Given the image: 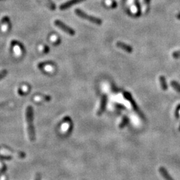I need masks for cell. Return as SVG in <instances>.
Segmentation results:
<instances>
[{"label":"cell","mask_w":180,"mask_h":180,"mask_svg":"<svg viewBox=\"0 0 180 180\" xmlns=\"http://www.w3.org/2000/svg\"><path fill=\"white\" fill-rule=\"evenodd\" d=\"M26 122H27V134H28L29 140L33 141L36 139V134H35V130L33 121H34V110L33 107L31 105H28L26 109Z\"/></svg>","instance_id":"cell-1"},{"label":"cell","mask_w":180,"mask_h":180,"mask_svg":"<svg viewBox=\"0 0 180 180\" xmlns=\"http://www.w3.org/2000/svg\"><path fill=\"white\" fill-rule=\"evenodd\" d=\"M75 13L77 16L81 17V18L89 21L90 22L95 23V24L101 25V23H102V20H101V19L97 18V17H95L94 16H92V15H88L87 13H85L80 9H76L75 10Z\"/></svg>","instance_id":"cell-2"},{"label":"cell","mask_w":180,"mask_h":180,"mask_svg":"<svg viewBox=\"0 0 180 180\" xmlns=\"http://www.w3.org/2000/svg\"><path fill=\"white\" fill-rule=\"evenodd\" d=\"M54 23L58 28L62 29V31H64V32H66V34H69L70 36H74V35H75V30H74L73 29H72L71 27L68 26V25H66V23H64L63 21L56 19V20H55Z\"/></svg>","instance_id":"cell-3"},{"label":"cell","mask_w":180,"mask_h":180,"mask_svg":"<svg viewBox=\"0 0 180 180\" xmlns=\"http://www.w3.org/2000/svg\"><path fill=\"white\" fill-rule=\"evenodd\" d=\"M85 1V0H69V1H66V2L62 3V4L60 5V9L61 10H65L66 9L69 8L71 6H73V5L77 4L78 3L82 2V1Z\"/></svg>","instance_id":"cell-4"},{"label":"cell","mask_w":180,"mask_h":180,"mask_svg":"<svg viewBox=\"0 0 180 180\" xmlns=\"http://www.w3.org/2000/svg\"><path fill=\"white\" fill-rule=\"evenodd\" d=\"M124 96L125 98H126V99H128V100L130 101L131 104H132L133 108H134V110L136 111L137 113H140V109H139V108H138V105H137V103H136V101H134V99H133L132 95H131L129 92H124Z\"/></svg>","instance_id":"cell-5"},{"label":"cell","mask_w":180,"mask_h":180,"mask_svg":"<svg viewBox=\"0 0 180 180\" xmlns=\"http://www.w3.org/2000/svg\"><path fill=\"white\" fill-rule=\"evenodd\" d=\"M106 104H107V95H103V96L101 97L100 105H99V109L97 110V115H101L103 114V113L104 112V111L105 109V107H106Z\"/></svg>","instance_id":"cell-6"},{"label":"cell","mask_w":180,"mask_h":180,"mask_svg":"<svg viewBox=\"0 0 180 180\" xmlns=\"http://www.w3.org/2000/svg\"><path fill=\"white\" fill-rule=\"evenodd\" d=\"M117 46L119 48L122 49V50H124L125 52H128V53H132L133 52V48L129 45L125 44L124 42H117Z\"/></svg>","instance_id":"cell-7"},{"label":"cell","mask_w":180,"mask_h":180,"mask_svg":"<svg viewBox=\"0 0 180 180\" xmlns=\"http://www.w3.org/2000/svg\"><path fill=\"white\" fill-rule=\"evenodd\" d=\"M159 171L160 172V173L161 174V175L163 176V177L165 180H173V178L171 177V175L168 173V172L167 170H166L165 168H164L163 167H161L159 168Z\"/></svg>","instance_id":"cell-8"},{"label":"cell","mask_w":180,"mask_h":180,"mask_svg":"<svg viewBox=\"0 0 180 180\" xmlns=\"http://www.w3.org/2000/svg\"><path fill=\"white\" fill-rule=\"evenodd\" d=\"M159 81H160V84H161L162 89H163V90L167 89V83H166L165 77H164V76H160Z\"/></svg>","instance_id":"cell-9"},{"label":"cell","mask_w":180,"mask_h":180,"mask_svg":"<svg viewBox=\"0 0 180 180\" xmlns=\"http://www.w3.org/2000/svg\"><path fill=\"white\" fill-rule=\"evenodd\" d=\"M128 122H129L128 117L127 116H124V117H123V119H122V122H121V124H119V128L123 129L124 128H125V127H126L127 125H128Z\"/></svg>","instance_id":"cell-10"},{"label":"cell","mask_w":180,"mask_h":180,"mask_svg":"<svg viewBox=\"0 0 180 180\" xmlns=\"http://www.w3.org/2000/svg\"><path fill=\"white\" fill-rule=\"evenodd\" d=\"M171 85L173 87L174 89H175L177 92L180 93V84L178 83L177 81H171Z\"/></svg>","instance_id":"cell-11"},{"label":"cell","mask_w":180,"mask_h":180,"mask_svg":"<svg viewBox=\"0 0 180 180\" xmlns=\"http://www.w3.org/2000/svg\"><path fill=\"white\" fill-rule=\"evenodd\" d=\"M7 70H5V69L1 70V71H0V80H1V79H3L4 77H5L7 75Z\"/></svg>","instance_id":"cell-12"},{"label":"cell","mask_w":180,"mask_h":180,"mask_svg":"<svg viewBox=\"0 0 180 180\" xmlns=\"http://www.w3.org/2000/svg\"><path fill=\"white\" fill-rule=\"evenodd\" d=\"M173 57L174 58H178L180 57V51L175 52L173 53Z\"/></svg>","instance_id":"cell-13"},{"label":"cell","mask_w":180,"mask_h":180,"mask_svg":"<svg viewBox=\"0 0 180 180\" xmlns=\"http://www.w3.org/2000/svg\"><path fill=\"white\" fill-rule=\"evenodd\" d=\"M0 169L2 171H5V169H6V167H5V165H3L1 162H0Z\"/></svg>","instance_id":"cell-14"},{"label":"cell","mask_w":180,"mask_h":180,"mask_svg":"<svg viewBox=\"0 0 180 180\" xmlns=\"http://www.w3.org/2000/svg\"><path fill=\"white\" fill-rule=\"evenodd\" d=\"M8 102H3V103H0V108L1 107H4L5 106H6L7 105H8Z\"/></svg>","instance_id":"cell-15"},{"label":"cell","mask_w":180,"mask_h":180,"mask_svg":"<svg viewBox=\"0 0 180 180\" xmlns=\"http://www.w3.org/2000/svg\"><path fill=\"white\" fill-rule=\"evenodd\" d=\"M180 109V105H178V107L176 109V115H177V117L178 118V113H179V111Z\"/></svg>","instance_id":"cell-16"},{"label":"cell","mask_w":180,"mask_h":180,"mask_svg":"<svg viewBox=\"0 0 180 180\" xmlns=\"http://www.w3.org/2000/svg\"><path fill=\"white\" fill-rule=\"evenodd\" d=\"M35 180H41V176L40 174H37L35 177Z\"/></svg>","instance_id":"cell-17"},{"label":"cell","mask_w":180,"mask_h":180,"mask_svg":"<svg viewBox=\"0 0 180 180\" xmlns=\"http://www.w3.org/2000/svg\"><path fill=\"white\" fill-rule=\"evenodd\" d=\"M144 3L146 4V6H149L150 3V0H144Z\"/></svg>","instance_id":"cell-18"},{"label":"cell","mask_w":180,"mask_h":180,"mask_svg":"<svg viewBox=\"0 0 180 180\" xmlns=\"http://www.w3.org/2000/svg\"><path fill=\"white\" fill-rule=\"evenodd\" d=\"M0 180H5V177H3Z\"/></svg>","instance_id":"cell-19"},{"label":"cell","mask_w":180,"mask_h":180,"mask_svg":"<svg viewBox=\"0 0 180 180\" xmlns=\"http://www.w3.org/2000/svg\"><path fill=\"white\" fill-rule=\"evenodd\" d=\"M177 18H178V19H180V13H179V14H178V15H177Z\"/></svg>","instance_id":"cell-20"},{"label":"cell","mask_w":180,"mask_h":180,"mask_svg":"<svg viewBox=\"0 0 180 180\" xmlns=\"http://www.w3.org/2000/svg\"><path fill=\"white\" fill-rule=\"evenodd\" d=\"M179 131L180 132V126H179Z\"/></svg>","instance_id":"cell-21"}]
</instances>
